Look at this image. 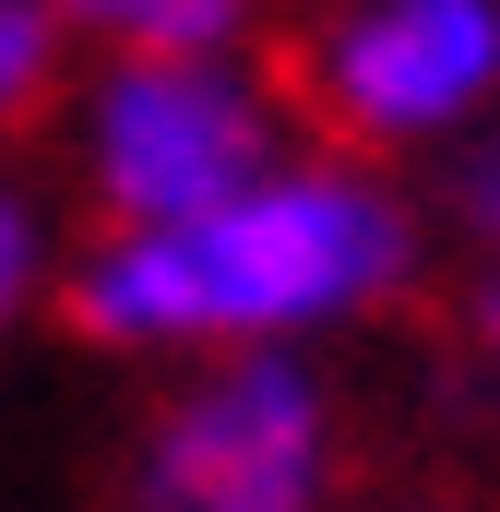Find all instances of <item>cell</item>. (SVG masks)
Here are the masks:
<instances>
[{
  "mask_svg": "<svg viewBox=\"0 0 500 512\" xmlns=\"http://www.w3.org/2000/svg\"><path fill=\"white\" fill-rule=\"evenodd\" d=\"M429 262H441V239L417 215V179L298 143L274 179H250L239 203H215L191 227L72 239L60 334H84L96 358H143V370L322 358L334 334L405 310L429 286Z\"/></svg>",
  "mask_w": 500,
  "mask_h": 512,
  "instance_id": "cell-1",
  "label": "cell"
},
{
  "mask_svg": "<svg viewBox=\"0 0 500 512\" xmlns=\"http://www.w3.org/2000/svg\"><path fill=\"white\" fill-rule=\"evenodd\" d=\"M310 131L286 108L274 60H84L60 96V167L96 239L191 227L274 179Z\"/></svg>",
  "mask_w": 500,
  "mask_h": 512,
  "instance_id": "cell-2",
  "label": "cell"
},
{
  "mask_svg": "<svg viewBox=\"0 0 500 512\" xmlns=\"http://www.w3.org/2000/svg\"><path fill=\"white\" fill-rule=\"evenodd\" d=\"M108 512H346V393L322 358H191L120 453Z\"/></svg>",
  "mask_w": 500,
  "mask_h": 512,
  "instance_id": "cell-3",
  "label": "cell"
},
{
  "mask_svg": "<svg viewBox=\"0 0 500 512\" xmlns=\"http://www.w3.org/2000/svg\"><path fill=\"white\" fill-rule=\"evenodd\" d=\"M274 72L310 143L417 179L500 108V0H322Z\"/></svg>",
  "mask_w": 500,
  "mask_h": 512,
  "instance_id": "cell-4",
  "label": "cell"
},
{
  "mask_svg": "<svg viewBox=\"0 0 500 512\" xmlns=\"http://www.w3.org/2000/svg\"><path fill=\"white\" fill-rule=\"evenodd\" d=\"M72 60H262L274 0H48Z\"/></svg>",
  "mask_w": 500,
  "mask_h": 512,
  "instance_id": "cell-5",
  "label": "cell"
},
{
  "mask_svg": "<svg viewBox=\"0 0 500 512\" xmlns=\"http://www.w3.org/2000/svg\"><path fill=\"white\" fill-rule=\"evenodd\" d=\"M60 262H72L60 191H48V179H24V167H0V358H12V334H24V322H48V310H60Z\"/></svg>",
  "mask_w": 500,
  "mask_h": 512,
  "instance_id": "cell-6",
  "label": "cell"
},
{
  "mask_svg": "<svg viewBox=\"0 0 500 512\" xmlns=\"http://www.w3.org/2000/svg\"><path fill=\"white\" fill-rule=\"evenodd\" d=\"M417 215H429V239L465 262H500V108L465 143H441L429 167H417Z\"/></svg>",
  "mask_w": 500,
  "mask_h": 512,
  "instance_id": "cell-7",
  "label": "cell"
},
{
  "mask_svg": "<svg viewBox=\"0 0 500 512\" xmlns=\"http://www.w3.org/2000/svg\"><path fill=\"white\" fill-rule=\"evenodd\" d=\"M72 36H60V12L48 0H0V143H24L36 120H60V96H72Z\"/></svg>",
  "mask_w": 500,
  "mask_h": 512,
  "instance_id": "cell-8",
  "label": "cell"
},
{
  "mask_svg": "<svg viewBox=\"0 0 500 512\" xmlns=\"http://www.w3.org/2000/svg\"><path fill=\"white\" fill-rule=\"evenodd\" d=\"M453 358L500 405V262H465V286H453Z\"/></svg>",
  "mask_w": 500,
  "mask_h": 512,
  "instance_id": "cell-9",
  "label": "cell"
},
{
  "mask_svg": "<svg viewBox=\"0 0 500 512\" xmlns=\"http://www.w3.org/2000/svg\"><path fill=\"white\" fill-rule=\"evenodd\" d=\"M381 512H477V501H453V489H417V501H381Z\"/></svg>",
  "mask_w": 500,
  "mask_h": 512,
  "instance_id": "cell-10",
  "label": "cell"
}]
</instances>
